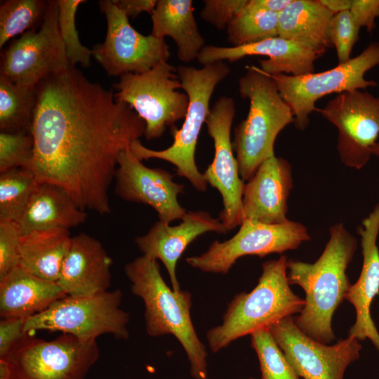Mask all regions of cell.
<instances>
[{
  "label": "cell",
  "instance_id": "obj_1",
  "mask_svg": "<svg viewBox=\"0 0 379 379\" xmlns=\"http://www.w3.org/2000/svg\"><path fill=\"white\" fill-rule=\"evenodd\" d=\"M29 170L62 188L83 211L110 213L109 188L119 154L144 135L145 121L112 89L74 66L36 86Z\"/></svg>",
  "mask_w": 379,
  "mask_h": 379
},
{
  "label": "cell",
  "instance_id": "obj_2",
  "mask_svg": "<svg viewBox=\"0 0 379 379\" xmlns=\"http://www.w3.org/2000/svg\"><path fill=\"white\" fill-rule=\"evenodd\" d=\"M357 247L356 238L340 222L330 228L329 240L314 263L288 260L290 285H298L305 293V305L294 321L319 343L328 345L335 339L333 315L351 286L346 271Z\"/></svg>",
  "mask_w": 379,
  "mask_h": 379
},
{
  "label": "cell",
  "instance_id": "obj_3",
  "mask_svg": "<svg viewBox=\"0 0 379 379\" xmlns=\"http://www.w3.org/2000/svg\"><path fill=\"white\" fill-rule=\"evenodd\" d=\"M131 292L145 306L146 331L151 337L171 334L183 347L194 379H207V352L193 326L191 294L175 291L164 281L157 260L145 255L124 267Z\"/></svg>",
  "mask_w": 379,
  "mask_h": 379
},
{
  "label": "cell",
  "instance_id": "obj_4",
  "mask_svg": "<svg viewBox=\"0 0 379 379\" xmlns=\"http://www.w3.org/2000/svg\"><path fill=\"white\" fill-rule=\"evenodd\" d=\"M288 260L265 261L255 288L241 292L231 300L222 323L206 333L208 346L217 352L232 342L263 328H270L279 321L300 313L305 300L295 294L288 279Z\"/></svg>",
  "mask_w": 379,
  "mask_h": 379
},
{
  "label": "cell",
  "instance_id": "obj_5",
  "mask_svg": "<svg viewBox=\"0 0 379 379\" xmlns=\"http://www.w3.org/2000/svg\"><path fill=\"white\" fill-rule=\"evenodd\" d=\"M246 69L238 84L241 97L249 101V109L246 118L234 129L232 143L244 180H249L274 154L277 135L295 120L273 79L255 66Z\"/></svg>",
  "mask_w": 379,
  "mask_h": 379
},
{
  "label": "cell",
  "instance_id": "obj_6",
  "mask_svg": "<svg viewBox=\"0 0 379 379\" xmlns=\"http://www.w3.org/2000/svg\"><path fill=\"white\" fill-rule=\"evenodd\" d=\"M230 72V67L222 61L206 64L201 68L178 66L177 74L181 89L189 98L181 128H171L173 142L170 147L154 150L144 146L139 139L131 145L132 153L141 161L159 159L172 164L176 168L177 174L190 181L194 189L199 192L206 191L208 183L196 164V147L201 128L211 111L212 95L216 86Z\"/></svg>",
  "mask_w": 379,
  "mask_h": 379
},
{
  "label": "cell",
  "instance_id": "obj_7",
  "mask_svg": "<svg viewBox=\"0 0 379 379\" xmlns=\"http://www.w3.org/2000/svg\"><path fill=\"white\" fill-rule=\"evenodd\" d=\"M122 298L119 289L88 296H66L27 319L25 330L28 333L60 331L84 340H94L103 334L126 340L129 337V315L120 307Z\"/></svg>",
  "mask_w": 379,
  "mask_h": 379
},
{
  "label": "cell",
  "instance_id": "obj_8",
  "mask_svg": "<svg viewBox=\"0 0 379 379\" xmlns=\"http://www.w3.org/2000/svg\"><path fill=\"white\" fill-rule=\"evenodd\" d=\"M114 88L115 99L130 105L145 121L147 140L161 138L168 126L175 127L185 117L189 98L179 91L177 69L168 61L142 73L121 75Z\"/></svg>",
  "mask_w": 379,
  "mask_h": 379
},
{
  "label": "cell",
  "instance_id": "obj_9",
  "mask_svg": "<svg viewBox=\"0 0 379 379\" xmlns=\"http://www.w3.org/2000/svg\"><path fill=\"white\" fill-rule=\"evenodd\" d=\"M378 65L379 42H373L359 55L328 70L300 76L268 75L291 107L295 128L303 131L309 125L310 114L318 110L315 103L319 99L333 93L339 94L377 86L375 81L367 80L364 76Z\"/></svg>",
  "mask_w": 379,
  "mask_h": 379
},
{
  "label": "cell",
  "instance_id": "obj_10",
  "mask_svg": "<svg viewBox=\"0 0 379 379\" xmlns=\"http://www.w3.org/2000/svg\"><path fill=\"white\" fill-rule=\"evenodd\" d=\"M70 66L58 27V1H48L38 30H29L1 53V77L35 88L45 78Z\"/></svg>",
  "mask_w": 379,
  "mask_h": 379
},
{
  "label": "cell",
  "instance_id": "obj_11",
  "mask_svg": "<svg viewBox=\"0 0 379 379\" xmlns=\"http://www.w3.org/2000/svg\"><path fill=\"white\" fill-rule=\"evenodd\" d=\"M239 227L232 237L222 242L214 241L201 255L187 258V263L204 272L226 274L243 256L282 253L310 239L302 224L289 220L267 224L244 219Z\"/></svg>",
  "mask_w": 379,
  "mask_h": 379
},
{
  "label": "cell",
  "instance_id": "obj_12",
  "mask_svg": "<svg viewBox=\"0 0 379 379\" xmlns=\"http://www.w3.org/2000/svg\"><path fill=\"white\" fill-rule=\"evenodd\" d=\"M99 356L96 340L62 333L45 340L29 334L8 359L13 379H84Z\"/></svg>",
  "mask_w": 379,
  "mask_h": 379
},
{
  "label": "cell",
  "instance_id": "obj_13",
  "mask_svg": "<svg viewBox=\"0 0 379 379\" xmlns=\"http://www.w3.org/2000/svg\"><path fill=\"white\" fill-rule=\"evenodd\" d=\"M98 5L106 18L107 33L103 43L91 50L92 56L109 76L142 73L168 61L170 51L165 39L138 32L112 0L99 1Z\"/></svg>",
  "mask_w": 379,
  "mask_h": 379
},
{
  "label": "cell",
  "instance_id": "obj_14",
  "mask_svg": "<svg viewBox=\"0 0 379 379\" xmlns=\"http://www.w3.org/2000/svg\"><path fill=\"white\" fill-rule=\"evenodd\" d=\"M236 106L231 97L219 98L206 121L207 131L213 140L214 157L204 174L207 183L220 192L223 208L218 219L230 231L243 221L242 198L244 180L241 178L231 141V128Z\"/></svg>",
  "mask_w": 379,
  "mask_h": 379
},
{
  "label": "cell",
  "instance_id": "obj_15",
  "mask_svg": "<svg viewBox=\"0 0 379 379\" xmlns=\"http://www.w3.org/2000/svg\"><path fill=\"white\" fill-rule=\"evenodd\" d=\"M317 112L338 131L342 162L356 169L364 167L379 140V97L364 90L343 92Z\"/></svg>",
  "mask_w": 379,
  "mask_h": 379
},
{
  "label": "cell",
  "instance_id": "obj_16",
  "mask_svg": "<svg viewBox=\"0 0 379 379\" xmlns=\"http://www.w3.org/2000/svg\"><path fill=\"white\" fill-rule=\"evenodd\" d=\"M270 330L302 379H344L347 368L360 356L361 345L357 338L348 335L328 345L304 333L291 317L279 321Z\"/></svg>",
  "mask_w": 379,
  "mask_h": 379
},
{
  "label": "cell",
  "instance_id": "obj_17",
  "mask_svg": "<svg viewBox=\"0 0 379 379\" xmlns=\"http://www.w3.org/2000/svg\"><path fill=\"white\" fill-rule=\"evenodd\" d=\"M173 177L164 169L146 166L129 147L119 156L114 192L124 201L152 206L159 220L170 224L181 220L187 212L178 199L184 193L185 186L175 182Z\"/></svg>",
  "mask_w": 379,
  "mask_h": 379
},
{
  "label": "cell",
  "instance_id": "obj_18",
  "mask_svg": "<svg viewBox=\"0 0 379 379\" xmlns=\"http://www.w3.org/2000/svg\"><path fill=\"white\" fill-rule=\"evenodd\" d=\"M209 232L227 234L229 231L218 218L204 211H188L178 225L159 220L135 242L139 250L149 258L159 260L166 269L172 288L180 291L176 265L187 247L199 236Z\"/></svg>",
  "mask_w": 379,
  "mask_h": 379
},
{
  "label": "cell",
  "instance_id": "obj_19",
  "mask_svg": "<svg viewBox=\"0 0 379 379\" xmlns=\"http://www.w3.org/2000/svg\"><path fill=\"white\" fill-rule=\"evenodd\" d=\"M251 55L268 57V59L260 60V69L267 74L293 76L314 72V62L321 56L297 42L278 36L239 46L206 45L197 60L205 65L225 60L234 62Z\"/></svg>",
  "mask_w": 379,
  "mask_h": 379
},
{
  "label": "cell",
  "instance_id": "obj_20",
  "mask_svg": "<svg viewBox=\"0 0 379 379\" xmlns=\"http://www.w3.org/2000/svg\"><path fill=\"white\" fill-rule=\"evenodd\" d=\"M292 187L290 164L274 154L270 157L245 183L242 198L243 220L267 224L288 221L287 201Z\"/></svg>",
  "mask_w": 379,
  "mask_h": 379
},
{
  "label": "cell",
  "instance_id": "obj_21",
  "mask_svg": "<svg viewBox=\"0 0 379 379\" xmlns=\"http://www.w3.org/2000/svg\"><path fill=\"white\" fill-rule=\"evenodd\" d=\"M358 233L361 236L363 265L359 279L350 286L345 298L356 311V320L349 335L359 341L368 338L379 352V333L371 315L372 301L379 293V204L362 220Z\"/></svg>",
  "mask_w": 379,
  "mask_h": 379
},
{
  "label": "cell",
  "instance_id": "obj_22",
  "mask_svg": "<svg viewBox=\"0 0 379 379\" xmlns=\"http://www.w3.org/2000/svg\"><path fill=\"white\" fill-rule=\"evenodd\" d=\"M112 260L102 244L81 232L72 237L57 283L67 296H88L108 291Z\"/></svg>",
  "mask_w": 379,
  "mask_h": 379
},
{
  "label": "cell",
  "instance_id": "obj_23",
  "mask_svg": "<svg viewBox=\"0 0 379 379\" xmlns=\"http://www.w3.org/2000/svg\"><path fill=\"white\" fill-rule=\"evenodd\" d=\"M67 296L57 282L15 267L0 279L1 318L28 319Z\"/></svg>",
  "mask_w": 379,
  "mask_h": 379
},
{
  "label": "cell",
  "instance_id": "obj_24",
  "mask_svg": "<svg viewBox=\"0 0 379 379\" xmlns=\"http://www.w3.org/2000/svg\"><path fill=\"white\" fill-rule=\"evenodd\" d=\"M87 214L60 187L39 182L17 221L21 234L50 230H69L85 222Z\"/></svg>",
  "mask_w": 379,
  "mask_h": 379
},
{
  "label": "cell",
  "instance_id": "obj_25",
  "mask_svg": "<svg viewBox=\"0 0 379 379\" xmlns=\"http://www.w3.org/2000/svg\"><path fill=\"white\" fill-rule=\"evenodd\" d=\"M192 0H158L150 15L151 34L158 39L171 37L179 60L187 63L197 59L206 46L193 13Z\"/></svg>",
  "mask_w": 379,
  "mask_h": 379
},
{
  "label": "cell",
  "instance_id": "obj_26",
  "mask_svg": "<svg viewBox=\"0 0 379 379\" xmlns=\"http://www.w3.org/2000/svg\"><path fill=\"white\" fill-rule=\"evenodd\" d=\"M333 15L318 0H293L278 13L279 36L322 55L332 46L328 29Z\"/></svg>",
  "mask_w": 379,
  "mask_h": 379
},
{
  "label": "cell",
  "instance_id": "obj_27",
  "mask_svg": "<svg viewBox=\"0 0 379 379\" xmlns=\"http://www.w3.org/2000/svg\"><path fill=\"white\" fill-rule=\"evenodd\" d=\"M72 237L66 229L44 230L22 235L19 265L41 279L57 282Z\"/></svg>",
  "mask_w": 379,
  "mask_h": 379
},
{
  "label": "cell",
  "instance_id": "obj_28",
  "mask_svg": "<svg viewBox=\"0 0 379 379\" xmlns=\"http://www.w3.org/2000/svg\"><path fill=\"white\" fill-rule=\"evenodd\" d=\"M36 87L14 84L0 76V128L31 133L36 105Z\"/></svg>",
  "mask_w": 379,
  "mask_h": 379
},
{
  "label": "cell",
  "instance_id": "obj_29",
  "mask_svg": "<svg viewBox=\"0 0 379 379\" xmlns=\"http://www.w3.org/2000/svg\"><path fill=\"white\" fill-rule=\"evenodd\" d=\"M0 173V221L17 222L39 182L25 168Z\"/></svg>",
  "mask_w": 379,
  "mask_h": 379
},
{
  "label": "cell",
  "instance_id": "obj_30",
  "mask_svg": "<svg viewBox=\"0 0 379 379\" xmlns=\"http://www.w3.org/2000/svg\"><path fill=\"white\" fill-rule=\"evenodd\" d=\"M48 5L44 0H8L0 6V47L41 25Z\"/></svg>",
  "mask_w": 379,
  "mask_h": 379
},
{
  "label": "cell",
  "instance_id": "obj_31",
  "mask_svg": "<svg viewBox=\"0 0 379 379\" xmlns=\"http://www.w3.org/2000/svg\"><path fill=\"white\" fill-rule=\"evenodd\" d=\"M233 46L255 43L279 36L278 13L244 8L226 28Z\"/></svg>",
  "mask_w": 379,
  "mask_h": 379
},
{
  "label": "cell",
  "instance_id": "obj_32",
  "mask_svg": "<svg viewBox=\"0 0 379 379\" xmlns=\"http://www.w3.org/2000/svg\"><path fill=\"white\" fill-rule=\"evenodd\" d=\"M260 364V379H301L286 357L269 328L251 334Z\"/></svg>",
  "mask_w": 379,
  "mask_h": 379
},
{
  "label": "cell",
  "instance_id": "obj_33",
  "mask_svg": "<svg viewBox=\"0 0 379 379\" xmlns=\"http://www.w3.org/2000/svg\"><path fill=\"white\" fill-rule=\"evenodd\" d=\"M86 2L85 0H58L60 34L67 59L74 67L80 64L87 67L91 64L92 51L81 43L75 25L78 7Z\"/></svg>",
  "mask_w": 379,
  "mask_h": 379
},
{
  "label": "cell",
  "instance_id": "obj_34",
  "mask_svg": "<svg viewBox=\"0 0 379 379\" xmlns=\"http://www.w3.org/2000/svg\"><path fill=\"white\" fill-rule=\"evenodd\" d=\"M34 140L31 133H0V173L17 168L29 169Z\"/></svg>",
  "mask_w": 379,
  "mask_h": 379
},
{
  "label": "cell",
  "instance_id": "obj_35",
  "mask_svg": "<svg viewBox=\"0 0 379 379\" xmlns=\"http://www.w3.org/2000/svg\"><path fill=\"white\" fill-rule=\"evenodd\" d=\"M359 29L349 10L333 15L328 35L331 45L335 48L338 64L345 63L351 59V52L359 39Z\"/></svg>",
  "mask_w": 379,
  "mask_h": 379
},
{
  "label": "cell",
  "instance_id": "obj_36",
  "mask_svg": "<svg viewBox=\"0 0 379 379\" xmlns=\"http://www.w3.org/2000/svg\"><path fill=\"white\" fill-rule=\"evenodd\" d=\"M21 232L15 221H0V279L20 263Z\"/></svg>",
  "mask_w": 379,
  "mask_h": 379
},
{
  "label": "cell",
  "instance_id": "obj_37",
  "mask_svg": "<svg viewBox=\"0 0 379 379\" xmlns=\"http://www.w3.org/2000/svg\"><path fill=\"white\" fill-rule=\"evenodd\" d=\"M247 1L248 0H204L200 16L204 21L215 29L222 30L242 13Z\"/></svg>",
  "mask_w": 379,
  "mask_h": 379
},
{
  "label": "cell",
  "instance_id": "obj_38",
  "mask_svg": "<svg viewBox=\"0 0 379 379\" xmlns=\"http://www.w3.org/2000/svg\"><path fill=\"white\" fill-rule=\"evenodd\" d=\"M26 319L1 318L0 321V358L8 359L31 334L25 330Z\"/></svg>",
  "mask_w": 379,
  "mask_h": 379
},
{
  "label": "cell",
  "instance_id": "obj_39",
  "mask_svg": "<svg viewBox=\"0 0 379 379\" xmlns=\"http://www.w3.org/2000/svg\"><path fill=\"white\" fill-rule=\"evenodd\" d=\"M350 13L355 25L371 32L379 17V0H352Z\"/></svg>",
  "mask_w": 379,
  "mask_h": 379
},
{
  "label": "cell",
  "instance_id": "obj_40",
  "mask_svg": "<svg viewBox=\"0 0 379 379\" xmlns=\"http://www.w3.org/2000/svg\"><path fill=\"white\" fill-rule=\"evenodd\" d=\"M114 4L121 10L126 15L135 18L143 12L149 15L154 11L157 0H112Z\"/></svg>",
  "mask_w": 379,
  "mask_h": 379
},
{
  "label": "cell",
  "instance_id": "obj_41",
  "mask_svg": "<svg viewBox=\"0 0 379 379\" xmlns=\"http://www.w3.org/2000/svg\"><path fill=\"white\" fill-rule=\"evenodd\" d=\"M293 0H248L246 8L253 10H263L279 13Z\"/></svg>",
  "mask_w": 379,
  "mask_h": 379
},
{
  "label": "cell",
  "instance_id": "obj_42",
  "mask_svg": "<svg viewBox=\"0 0 379 379\" xmlns=\"http://www.w3.org/2000/svg\"><path fill=\"white\" fill-rule=\"evenodd\" d=\"M332 14L335 15L350 8L352 0H318Z\"/></svg>",
  "mask_w": 379,
  "mask_h": 379
},
{
  "label": "cell",
  "instance_id": "obj_43",
  "mask_svg": "<svg viewBox=\"0 0 379 379\" xmlns=\"http://www.w3.org/2000/svg\"><path fill=\"white\" fill-rule=\"evenodd\" d=\"M0 379H13V368L8 359L0 358Z\"/></svg>",
  "mask_w": 379,
  "mask_h": 379
},
{
  "label": "cell",
  "instance_id": "obj_44",
  "mask_svg": "<svg viewBox=\"0 0 379 379\" xmlns=\"http://www.w3.org/2000/svg\"><path fill=\"white\" fill-rule=\"evenodd\" d=\"M372 154L379 157V140L372 149Z\"/></svg>",
  "mask_w": 379,
  "mask_h": 379
},
{
  "label": "cell",
  "instance_id": "obj_45",
  "mask_svg": "<svg viewBox=\"0 0 379 379\" xmlns=\"http://www.w3.org/2000/svg\"><path fill=\"white\" fill-rule=\"evenodd\" d=\"M246 379H257V378H246Z\"/></svg>",
  "mask_w": 379,
  "mask_h": 379
}]
</instances>
